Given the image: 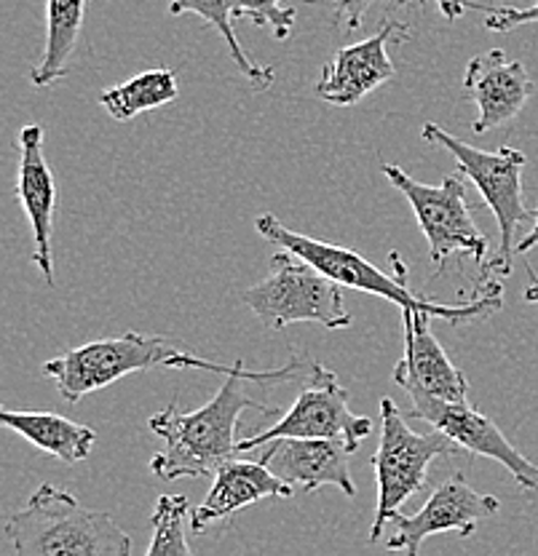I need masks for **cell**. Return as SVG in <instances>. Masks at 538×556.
Wrapping results in <instances>:
<instances>
[{"label": "cell", "instance_id": "1", "mask_svg": "<svg viewBox=\"0 0 538 556\" xmlns=\"http://www.w3.org/2000/svg\"><path fill=\"white\" fill-rule=\"evenodd\" d=\"M316 362H292L281 369H268L260 375H225L215 399L193 413H179V404L172 402L161 413L150 415L148 426L164 442V450L150 457V471L164 482L177 479H199L215 473L223 463L239 455L236 426L245 409H258L260 415H274L276 407L258 402L247 388L252 382L279 386V382L309 380Z\"/></svg>", "mask_w": 538, "mask_h": 556}, {"label": "cell", "instance_id": "2", "mask_svg": "<svg viewBox=\"0 0 538 556\" xmlns=\"http://www.w3.org/2000/svg\"><path fill=\"white\" fill-rule=\"evenodd\" d=\"M258 236H263L265 241L276 243L279 249H287L295 257L305 260V263L314 265L316 270H322L324 276H329L333 281H338L343 289H356V292L378 294V298L389 300V303L399 305V311H415V313H429L434 318H442L448 324H468L477 321V318H488L493 313L503 308V283L501 278L488 276L479 281V287L474 289L472 300L459 305H445V303H431L424 294L413 292L408 287V265L402 263L399 252H391V268L395 274H384V270L375 268L370 260H364L362 254H356L354 249L338 247V243H327L320 239H311V236L295 233V230L285 228L274 214H260L258 223H254Z\"/></svg>", "mask_w": 538, "mask_h": 556}, {"label": "cell", "instance_id": "3", "mask_svg": "<svg viewBox=\"0 0 538 556\" xmlns=\"http://www.w3.org/2000/svg\"><path fill=\"white\" fill-rule=\"evenodd\" d=\"M204 369L217 375H260L245 367V362L217 364L185 351V345L166 334L126 332L121 338L91 340L71 348L62 356L43 364V375L57 382V391L67 404H78L89 393L113 386L126 375L145 369Z\"/></svg>", "mask_w": 538, "mask_h": 556}, {"label": "cell", "instance_id": "4", "mask_svg": "<svg viewBox=\"0 0 538 556\" xmlns=\"http://www.w3.org/2000/svg\"><path fill=\"white\" fill-rule=\"evenodd\" d=\"M5 535L16 556H132V538L108 511H91L57 484H40L11 514Z\"/></svg>", "mask_w": 538, "mask_h": 556}, {"label": "cell", "instance_id": "5", "mask_svg": "<svg viewBox=\"0 0 538 556\" xmlns=\"http://www.w3.org/2000/svg\"><path fill=\"white\" fill-rule=\"evenodd\" d=\"M421 137L426 142H437L459 161V172H464L479 190L485 204L493 212L499 223V249L493 257L483 265V278L499 276L506 278L512 274L514 257H517V233L525 223H536L534 208L525 206L523 201V172L528 159L523 150L503 144L499 150H479L453 137L437 124H424Z\"/></svg>", "mask_w": 538, "mask_h": 556}, {"label": "cell", "instance_id": "6", "mask_svg": "<svg viewBox=\"0 0 538 556\" xmlns=\"http://www.w3.org/2000/svg\"><path fill=\"white\" fill-rule=\"evenodd\" d=\"M241 303L268 329L292 324L349 329L354 324L343 305V287L287 249L271 257V270L263 281L241 292Z\"/></svg>", "mask_w": 538, "mask_h": 556}, {"label": "cell", "instance_id": "7", "mask_svg": "<svg viewBox=\"0 0 538 556\" xmlns=\"http://www.w3.org/2000/svg\"><path fill=\"white\" fill-rule=\"evenodd\" d=\"M461 447L442 431L415 433L399 413L391 399H380V442L373 455L375 484H378V506H375L370 543H378L386 521L408 503L415 492L426 486V473L437 457L455 455Z\"/></svg>", "mask_w": 538, "mask_h": 556}, {"label": "cell", "instance_id": "8", "mask_svg": "<svg viewBox=\"0 0 538 556\" xmlns=\"http://www.w3.org/2000/svg\"><path fill=\"white\" fill-rule=\"evenodd\" d=\"M380 172L413 206L421 233L429 243V260L437 265V276H442L455 257H472L479 265L488 263V239L474 223L466 188L455 174H448L439 185H424L397 164H384Z\"/></svg>", "mask_w": 538, "mask_h": 556}, {"label": "cell", "instance_id": "9", "mask_svg": "<svg viewBox=\"0 0 538 556\" xmlns=\"http://www.w3.org/2000/svg\"><path fill=\"white\" fill-rule=\"evenodd\" d=\"M303 386L289 413L274 428L241 439L239 452H258L274 439H338L351 452L359 450V444L373 433V420L351 413L349 391L340 386L338 375L314 364Z\"/></svg>", "mask_w": 538, "mask_h": 556}, {"label": "cell", "instance_id": "10", "mask_svg": "<svg viewBox=\"0 0 538 556\" xmlns=\"http://www.w3.org/2000/svg\"><path fill=\"white\" fill-rule=\"evenodd\" d=\"M501 501L493 495L477 492L466 482L464 473H453L442 484L434 486L429 501L413 514H395V535L386 541L389 552H404V556H421V543L442 532H459L472 538L483 519L496 517Z\"/></svg>", "mask_w": 538, "mask_h": 556}, {"label": "cell", "instance_id": "11", "mask_svg": "<svg viewBox=\"0 0 538 556\" xmlns=\"http://www.w3.org/2000/svg\"><path fill=\"white\" fill-rule=\"evenodd\" d=\"M408 396L410 417L426 420L468 455L501 463L525 492H538V466L503 437L501 428L488 415H483L468 402H442L426 393H408Z\"/></svg>", "mask_w": 538, "mask_h": 556}, {"label": "cell", "instance_id": "12", "mask_svg": "<svg viewBox=\"0 0 538 556\" xmlns=\"http://www.w3.org/2000/svg\"><path fill=\"white\" fill-rule=\"evenodd\" d=\"M410 38L404 22H386L378 33L354 46H343L327 65L322 67L316 97L335 108H354L375 89L389 84L397 75L389 56V43H402Z\"/></svg>", "mask_w": 538, "mask_h": 556}, {"label": "cell", "instance_id": "13", "mask_svg": "<svg viewBox=\"0 0 538 556\" xmlns=\"http://www.w3.org/2000/svg\"><path fill=\"white\" fill-rule=\"evenodd\" d=\"M464 91L477 108L472 129L477 135H488L490 129H499L523 113L536 94V84L523 62L509 60L501 49H490L468 60Z\"/></svg>", "mask_w": 538, "mask_h": 556}, {"label": "cell", "instance_id": "14", "mask_svg": "<svg viewBox=\"0 0 538 556\" xmlns=\"http://www.w3.org/2000/svg\"><path fill=\"white\" fill-rule=\"evenodd\" d=\"M429 313L402 311L404 356L391 378L404 393H426L442 402H468L466 375L450 362L442 343L434 338Z\"/></svg>", "mask_w": 538, "mask_h": 556}, {"label": "cell", "instance_id": "15", "mask_svg": "<svg viewBox=\"0 0 538 556\" xmlns=\"http://www.w3.org/2000/svg\"><path fill=\"white\" fill-rule=\"evenodd\" d=\"M16 199L25 208L33 225V263L43 274L46 283L54 287V254H51V236H54V214L60 190L54 174L43 153V126L27 124L20 131V172H16Z\"/></svg>", "mask_w": 538, "mask_h": 556}, {"label": "cell", "instance_id": "16", "mask_svg": "<svg viewBox=\"0 0 538 556\" xmlns=\"http://www.w3.org/2000/svg\"><path fill=\"white\" fill-rule=\"evenodd\" d=\"M260 460L289 482L295 490L316 492L320 486H338L343 495L354 497L356 484L351 479L349 457L354 455L338 439H274L260 447Z\"/></svg>", "mask_w": 538, "mask_h": 556}, {"label": "cell", "instance_id": "17", "mask_svg": "<svg viewBox=\"0 0 538 556\" xmlns=\"http://www.w3.org/2000/svg\"><path fill=\"white\" fill-rule=\"evenodd\" d=\"M295 486L276 477L263 460H228L215 471V482L199 508L190 514V530L196 535L215 527L217 521H230L241 508L265 497H292Z\"/></svg>", "mask_w": 538, "mask_h": 556}, {"label": "cell", "instance_id": "18", "mask_svg": "<svg viewBox=\"0 0 538 556\" xmlns=\"http://www.w3.org/2000/svg\"><path fill=\"white\" fill-rule=\"evenodd\" d=\"M0 420L11 431L20 433L22 439H27L33 447L43 450L46 455L60 457L67 466L84 463L97 442L95 428L54 413H14V409L3 407L0 409Z\"/></svg>", "mask_w": 538, "mask_h": 556}, {"label": "cell", "instance_id": "19", "mask_svg": "<svg viewBox=\"0 0 538 556\" xmlns=\"http://www.w3.org/2000/svg\"><path fill=\"white\" fill-rule=\"evenodd\" d=\"M86 5V0H46V40L43 54L30 73L33 86H54L67 75V65L84 30Z\"/></svg>", "mask_w": 538, "mask_h": 556}, {"label": "cell", "instance_id": "20", "mask_svg": "<svg viewBox=\"0 0 538 556\" xmlns=\"http://www.w3.org/2000/svg\"><path fill=\"white\" fill-rule=\"evenodd\" d=\"M179 86L175 70L159 67L135 75L132 80H124L113 89H105L100 94V104L108 110L110 118L132 121L140 113H148V110L175 102Z\"/></svg>", "mask_w": 538, "mask_h": 556}, {"label": "cell", "instance_id": "21", "mask_svg": "<svg viewBox=\"0 0 538 556\" xmlns=\"http://www.w3.org/2000/svg\"><path fill=\"white\" fill-rule=\"evenodd\" d=\"M236 3H239V0H172L170 14L172 16L196 14V16H201L207 25L215 27V30L223 35L225 46H228V51H230V56H234L239 73L250 80L254 89L265 91V89H271V84L276 80V73L271 67L252 62L250 56L245 54V49H241L239 38H236V30H234Z\"/></svg>", "mask_w": 538, "mask_h": 556}, {"label": "cell", "instance_id": "22", "mask_svg": "<svg viewBox=\"0 0 538 556\" xmlns=\"http://www.w3.org/2000/svg\"><path fill=\"white\" fill-rule=\"evenodd\" d=\"M190 503L185 495H161L150 514V546L145 556H193L185 535Z\"/></svg>", "mask_w": 538, "mask_h": 556}, {"label": "cell", "instance_id": "23", "mask_svg": "<svg viewBox=\"0 0 538 556\" xmlns=\"http://www.w3.org/2000/svg\"><path fill=\"white\" fill-rule=\"evenodd\" d=\"M305 3H316V0H305ZM234 20H247L271 30L276 40H287L292 35L295 20H298V9L292 5V0H239Z\"/></svg>", "mask_w": 538, "mask_h": 556}, {"label": "cell", "instance_id": "24", "mask_svg": "<svg viewBox=\"0 0 538 556\" xmlns=\"http://www.w3.org/2000/svg\"><path fill=\"white\" fill-rule=\"evenodd\" d=\"M538 22V0L534 5H525V9H514V5H490V11L485 14V27L490 33H509L514 27L534 25Z\"/></svg>", "mask_w": 538, "mask_h": 556}, {"label": "cell", "instance_id": "25", "mask_svg": "<svg viewBox=\"0 0 538 556\" xmlns=\"http://www.w3.org/2000/svg\"><path fill=\"white\" fill-rule=\"evenodd\" d=\"M329 3L335 5V20H338V25L343 27L346 33H354L362 27L364 14H367V9L375 3V0H329ZM391 3L404 5V3H413V0H391Z\"/></svg>", "mask_w": 538, "mask_h": 556}, {"label": "cell", "instance_id": "26", "mask_svg": "<svg viewBox=\"0 0 538 556\" xmlns=\"http://www.w3.org/2000/svg\"><path fill=\"white\" fill-rule=\"evenodd\" d=\"M426 3H429V0H426ZM431 3H437L445 20L450 22L461 20V16L468 14V11H483V14H488L490 11L488 3H468V0H431Z\"/></svg>", "mask_w": 538, "mask_h": 556}, {"label": "cell", "instance_id": "27", "mask_svg": "<svg viewBox=\"0 0 538 556\" xmlns=\"http://www.w3.org/2000/svg\"><path fill=\"white\" fill-rule=\"evenodd\" d=\"M534 247H538V212H536V223L534 228H530V233L523 236L517 243V254H528Z\"/></svg>", "mask_w": 538, "mask_h": 556}, {"label": "cell", "instance_id": "28", "mask_svg": "<svg viewBox=\"0 0 538 556\" xmlns=\"http://www.w3.org/2000/svg\"><path fill=\"white\" fill-rule=\"evenodd\" d=\"M523 303L538 305V276L536 274H534V281H530L528 289L523 292Z\"/></svg>", "mask_w": 538, "mask_h": 556}]
</instances>
